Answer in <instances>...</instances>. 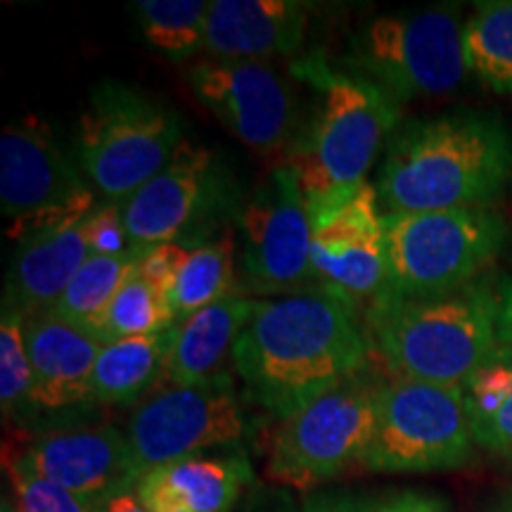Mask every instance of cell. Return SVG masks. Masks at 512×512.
Instances as JSON below:
<instances>
[{
	"instance_id": "d6a6232c",
	"label": "cell",
	"mask_w": 512,
	"mask_h": 512,
	"mask_svg": "<svg viewBox=\"0 0 512 512\" xmlns=\"http://www.w3.org/2000/svg\"><path fill=\"white\" fill-rule=\"evenodd\" d=\"M302 512H377V503L342 491H318L306 494Z\"/></svg>"
},
{
	"instance_id": "8d00e7d4",
	"label": "cell",
	"mask_w": 512,
	"mask_h": 512,
	"mask_svg": "<svg viewBox=\"0 0 512 512\" xmlns=\"http://www.w3.org/2000/svg\"><path fill=\"white\" fill-rule=\"evenodd\" d=\"M100 512H150V510L140 503L136 491H124V494L112 496L110 501L102 503Z\"/></svg>"
},
{
	"instance_id": "6da1fadb",
	"label": "cell",
	"mask_w": 512,
	"mask_h": 512,
	"mask_svg": "<svg viewBox=\"0 0 512 512\" xmlns=\"http://www.w3.org/2000/svg\"><path fill=\"white\" fill-rule=\"evenodd\" d=\"M368 356L356 313L318 287L256 299L233 349L247 396L278 420L366 370Z\"/></svg>"
},
{
	"instance_id": "8992f818",
	"label": "cell",
	"mask_w": 512,
	"mask_h": 512,
	"mask_svg": "<svg viewBox=\"0 0 512 512\" xmlns=\"http://www.w3.org/2000/svg\"><path fill=\"white\" fill-rule=\"evenodd\" d=\"M183 140V121L169 102L105 79L79 117L76 150L93 188L121 204L169 164Z\"/></svg>"
},
{
	"instance_id": "f546056e",
	"label": "cell",
	"mask_w": 512,
	"mask_h": 512,
	"mask_svg": "<svg viewBox=\"0 0 512 512\" xmlns=\"http://www.w3.org/2000/svg\"><path fill=\"white\" fill-rule=\"evenodd\" d=\"M5 470H8L12 503L17 512H100L102 508V503L93 498L79 496L46 477H38L17 458H12Z\"/></svg>"
},
{
	"instance_id": "83f0119b",
	"label": "cell",
	"mask_w": 512,
	"mask_h": 512,
	"mask_svg": "<svg viewBox=\"0 0 512 512\" xmlns=\"http://www.w3.org/2000/svg\"><path fill=\"white\" fill-rule=\"evenodd\" d=\"M178 323L171 299L136 273L114 299L100 328V342L110 344L128 337L169 332Z\"/></svg>"
},
{
	"instance_id": "9c48e42d",
	"label": "cell",
	"mask_w": 512,
	"mask_h": 512,
	"mask_svg": "<svg viewBox=\"0 0 512 512\" xmlns=\"http://www.w3.org/2000/svg\"><path fill=\"white\" fill-rule=\"evenodd\" d=\"M463 387L394 377L377 392L375 432L363 467L382 475L458 470L475 458Z\"/></svg>"
},
{
	"instance_id": "1f68e13d",
	"label": "cell",
	"mask_w": 512,
	"mask_h": 512,
	"mask_svg": "<svg viewBox=\"0 0 512 512\" xmlns=\"http://www.w3.org/2000/svg\"><path fill=\"white\" fill-rule=\"evenodd\" d=\"M190 249L181 245H174V242H166V245H152L145 249L143 261H140V275L157 287L159 292L166 294L171 299V292H174L178 273L185 264V256H188Z\"/></svg>"
},
{
	"instance_id": "ac0fdd59",
	"label": "cell",
	"mask_w": 512,
	"mask_h": 512,
	"mask_svg": "<svg viewBox=\"0 0 512 512\" xmlns=\"http://www.w3.org/2000/svg\"><path fill=\"white\" fill-rule=\"evenodd\" d=\"M24 342L34 373V415L93 403L98 337L46 309L24 318Z\"/></svg>"
},
{
	"instance_id": "cb8c5ba5",
	"label": "cell",
	"mask_w": 512,
	"mask_h": 512,
	"mask_svg": "<svg viewBox=\"0 0 512 512\" xmlns=\"http://www.w3.org/2000/svg\"><path fill=\"white\" fill-rule=\"evenodd\" d=\"M147 247H131L117 256H88L62 297L57 299L53 311L57 316L79 325L100 339V328L107 311L128 280L140 271Z\"/></svg>"
},
{
	"instance_id": "e575fe53",
	"label": "cell",
	"mask_w": 512,
	"mask_h": 512,
	"mask_svg": "<svg viewBox=\"0 0 512 512\" xmlns=\"http://www.w3.org/2000/svg\"><path fill=\"white\" fill-rule=\"evenodd\" d=\"M252 512H302V508H297V503L287 491L275 489L261 496L259 501H254Z\"/></svg>"
},
{
	"instance_id": "7402d4cb",
	"label": "cell",
	"mask_w": 512,
	"mask_h": 512,
	"mask_svg": "<svg viewBox=\"0 0 512 512\" xmlns=\"http://www.w3.org/2000/svg\"><path fill=\"white\" fill-rule=\"evenodd\" d=\"M171 330L102 344L93 370V403L138 406L164 377Z\"/></svg>"
},
{
	"instance_id": "f35d334b",
	"label": "cell",
	"mask_w": 512,
	"mask_h": 512,
	"mask_svg": "<svg viewBox=\"0 0 512 512\" xmlns=\"http://www.w3.org/2000/svg\"><path fill=\"white\" fill-rule=\"evenodd\" d=\"M0 512H17L15 503H12L8 496H3V505H0Z\"/></svg>"
},
{
	"instance_id": "44dd1931",
	"label": "cell",
	"mask_w": 512,
	"mask_h": 512,
	"mask_svg": "<svg viewBox=\"0 0 512 512\" xmlns=\"http://www.w3.org/2000/svg\"><path fill=\"white\" fill-rule=\"evenodd\" d=\"M256 299L233 297L178 320L164 361V380L176 387L207 382L223 373V363L233 356L235 344L252 316Z\"/></svg>"
},
{
	"instance_id": "603a6c76",
	"label": "cell",
	"mask_w": 512,
	"mask_h": 512,
	"mask_svg": "<svg viewBox=\"0 0 512 512\" xmlns=\"http://www.w3.org/2000/svg\"><path fill=\"white\" fill-rule=\"evenodd\" d=\"M475 444L512 470V347L486 361L463 384Z\"/></svg>"
},
{
	"instance_id": "9a60e30c",
	"label": "cell",
	"mask_w": 512,
	"mask_h": 512,
	"mask_svg": "<svg viewBox=\"0 0 512 512\" xmlns=\"http://www.w3.org/2000/svg\"><path fill=\"white\" fill-rule=\"evenodd\" d=\"M200 105L256 152H278L297 131V98L266 62L204 60L188 69Z\"/></svg>"
},
{
	"instance_id": "484cf974",
	"label": "cell",
	"mask_w": 512,
	"mask_h": 512,
	"mask_svg": "<svg viewBox=\"0 0 512 512\" xmlns=\"http://www.w3.org/2000/svg\"><path fill=\"white\" fill-rule=\"evenodd\" d=\"M235 287V240L221 235L207 245L190 249L171 292L176 320L233 297Z\"/></svg>"
},
{
	"instance_id": "3957f363",
	"label": "cell",
	"mask_w": 512,
	"mask_h": 512,
	"mask_svg": "<svg viewBox=\"0 0 512 512\" xmlns=\"http://www.w3.org/2000/svg\"><path fill=\"white\" fill-rule=\"evenodd\" d=\"M292 72L318 95L311 126L294 138L287 164L316 216L368 183L370 166L401 126V105L375 83L335 69L320 53L299 57Z\"/></svg>"
},
{
	"instance_id": "7a4b0ae2",
	"label": "cell",
	"mask_w": 512,
	"mask_h": 512,
	"mask_svg": "<svg viewBox=\"0 0 512 512\" xmlns=\"http://www.w3.org/2000/svg\"><path fill=\"white\" fill-rule=\"evenodd\" d=\"M512 183V133L489 112L403 121L384 150L382 214L491 207Z\"/></svg>"
},
{
	"instance_id": "74e56055",
	"label": "cell",
	"mask_w": 512,
	"mask_h": 512,
	"mask_svg": "<svg viewBox=\"0 0 512 512\" xmlns=\"http://www.w3.org/2000/svg\"><path fill=\"white\" fill-rule=\"evenodd\" d=\"M489 512H512V494L498 496L496 501L489 505Z\"/></svg>"
},
{
	"instance_id": "e0dca14e",
	"label": "cell",
	"mask_w": 512,
	"mask_h": 512,
	"mask_svg": "<svg viewBox=\"0 0 512 512\" xmlns=\"http://www.w3.org/2000/svg\"><path fill=\"white\" fill-rule=\"evenodd\" d=\"M309 31V8L294 0H211L204 53L221 62L297 57Z\"/></svg>"
},
{
	"instance_id": "52a82bcc",
	"label": "cell",
	"mask_w": 512,
	"mask_h": 512,
	"mask_svg": "<svg viewBox=\"0 0 512 512\" xmlns=\"http://www.w3.org/2000/svg\"><path fill=\"white\" fill-rule=\"evenodd\" d=\"M463 29L456 5L380 15L351 34L342 64L399 105L439 98L458 91L470 72Z\"/></svg>"
},
{
	"instance_id": "4fadbf2b",
	"label": "cell",
	"mask_w": 512,
	"mask_h": 512,
	"mask_svg": "<svg viewBox=\"0 0 512 512\" xmlns=\"http://www.w3.org/2000/svg\"><path fill=\"white\" fill-rule=\"evenodd\" d=\"M93 190L41 121L10 124L0 138V209L10 238L57 219H83L95 209Z\"/></svg>"
},
{
	"instance_id": "f1b7e54d",
	"label": "cell",
	"mask_w": 512,
	"mask_h": 512,
	"mask_svg": "<svg viewBox=\"0 0 512 512\" xmlns=\"http://www.w3.org/2000/svg\"><path fill=\"white\" fill-rule=\"evenodd\" d=\"M0 406L5 422L34 415V373L24 342V316L3 311L0 318Z\"/></svg>"
},
{
	"instance_id": "d6986e66",
	"label": "cell",
	"mask_w": 512,
	"mask_h": 512,
	"mask_svg": "<svg viewBox=\"0 0 512 512\" xmlns=\"http://www.w3.org/2000/svg\"><path fill=\"white\" fill-rule=\"evenodd\" d=\"M88 216L43 223L17 240L5 278L3 311L29 318L38 311L53 309L76 271L91 256L86 235Z\"/></svg>"
},
{
	"instance_id": "4dcf8cb0",
	"label": "cell",
	"mask_w": 512,
	"mask_h": 512,
	"mask_svg": "<svg viewBox=\"0 0 512 512\" xmlns=\"http://www.w3.org/2000/svg\"><path fill=\"white\" fill-rule=\"evenodd\" d=\"M86 235L91 256H117L133 247L119 204L95 207L86 221Z\"/></svg>"
},
{
	"instance_id": "836d02e7",
	"label": "cell",
	"mask_w": 512,
	"mask_h": 512,
	"mask_svg": "<svg viewBox=\"0 0 512 512\" xmlns=\"http://www.w3.org/2000/svg\"><path fill=\"white\" fill-rule=\"evenodd\" d=\"M377 512H451L448 505L437 496L422 494V491H401L387 496L377 503Z\"/></svg>"
},
{
	"instance_id": "7c38bea8",
	"label": "cell",
	"mask_w": 512,
	"mask_h": 512,
	"mask_svg": "<svg viewBox=\"0 0 512 512\" xmlns=\"http://www.w3.org/2000/svg\"><path fill=\"white\" fill-rule=\"evenodd\" d=\"M242 278L254 294L313 290V226L304 192L290 166L273 169L240 214Z\"/></svg>"
},
{
	"instance_id": "ba28073f",
	"label": "cell",
	"mask_w": 512,
	"mask_h": 512,
	"mask_svg": "<svg viewBox=\"0 0 512 512\" xmlns=\"http://www.w3.org/2000/svg\"><path fill=\"white\" fill-rule=\"evenodd\" d=\"M242 207L228 166L192 140H183L169 164L119 204L133 247L174 242L185 249L219 240V230L240 219Z\"/></svg>"
},
{
	"instance_id": "ffe728a7",
	"label": "cell",
	"mask_w": 512,
	"mask_h": 512,
	"mask_svg": "<svg viewBox=\"0 0 512 512\" xmlns=\"http://www.w3.org/2000/svg\"><path fill=\"white\" fill-rule=\"evenodd\" d=\"M254 482L245 453L197 456L147 472L136 496L150 512H230Z\"/></svg>"
},
{
	"instance_id": "5bb4252c",
	"label": "cell",
	"mask_w": 512,
	"mask_h": 512,
	"mask_svg": "<svg viewBox=\"0 0 512 512\" xmlns=\"http://www.w3.org/2000/svg\"><path fill=\"white\" fill-rule=\"evenodd\" d=\"M311 264L318 290L351 311L373 306L387 280L384 214L375 185L366 183L349 200L311 216Z\"/></svg>"
},
{
	"instance_id": "2e32d148",
	"label": "cell",
	"mask_w": 512,
	"mask_h": 512,
	"mask_svg": "<svg viewBox=\"0 0 512 512\" xmlns=\"http://www.w3.org/2000/svg\"><path fill=\"white\" fill-rule=\"evenodd\" d=\"M17 460L38 477L98 503L133 491L140 482L126 432L105 422L38 434Z\"/></svg>"
},
{
	"instance_id": "d590c367",
	"label": "cell",
	"mask_w": 512,
	"mask_h": 512,
	"mask_svg": "<svg viewBox=\"0 0 512 512\" xmlns=\"http://www.w3.org/2000/svg\"><path fill=\"white\" fill-rule=\"evenodd\" d=\"M498 335L505 347H512V280L501 285V316H498Z\"/></svg>"
},
{
	"instance_id": "d4e9b609",
	"label": "cell",
	"mask_w": 512,
	"mask_h": 512,
	"mask_svg": "<svg viewBox=\"0 0 512 512\" xmlns=\"http://www.w3.org/2000/svg\"><path fill=\"white\" fill-rule=\"evenodd\" d=\"M463 41L470 74L489 91L512 98V0L477 3Z\"/></svg>"
},
{
	"instance_id": "8fae6325",
	"label": "cell",
	"mask_w": 512,
	"mask_h": 512,
	"mask_svg": "<svg viewBox=\"0 0 512 512\" xmlns=\"http://www.w3.org/2000/svg\"><path fill=\"white\" fill-rule=\"evenodd\" d=\"M124 432L143 477L214 448L240 444L249 432V420L233 377L221 373L188 387L169 384L155 389L133 408Z\"/></svg>"
},
{
	"instance_id": "277c9868",
	"label": "cell",
	"mask_w": 512,
	"mask_h": 512,
	"mask_svg": "<svg viewBox=\"0 0 512 512\" xmlns=\"http://www.w3.org/2000/svg\"><path fill=\"white\" fill-rule=\"evenodd\" d=\"M501 290L491 275L432 297H380L366 311L370 351L394 377L463 387L503 342Z\"/></svg>"
},
{
	"instance_id": "4316f807",
	"label": "cell",
	"mask_w": 512,
	"mask_h": 512,
	"mask_svg": "<svg viewBox=\"0 0 512 512\" xmlns=\"http://www.w3.org/2000/svg\"><path fill=\"white\" fill-rule=\"evenodd\" d=\"M133 15L145 41L166 60L185 62L204 50L207 0H138Z\"/></svg>"
},
{
	"instance_id": "30bf717a",
	"label": "cell",
	"mask_w": 512,
	"mask_h": 512,
	"mask_svg": "<svg viewBox=\"0 0 512 512\" xmlns=\"http://www.w3.org/2000/svg\"><path fill=\"white\" fill-rule=\"evenodd\" d=\"M380 384L366 370L280 420L266 472L275 484L309 491L361 465L375 432Z\"/></svg>"
},
{
	"instance_id": "5b68a950",
	"label": "cell",
	"mask_w": 512,
	"mask_h": 512,
	"mask_svg": "<svg viewBox=\"0 0 512 512\" xmlns=\"http://www.w3.org/2000/svg\"><path fill=\"white\" fill-rule=\"evenodd\" d=\"M510 235L508 219L494 207L384 214L387 280L380 297H432L475 283L489 275Z\"/></svg>"
}]
</instances>
